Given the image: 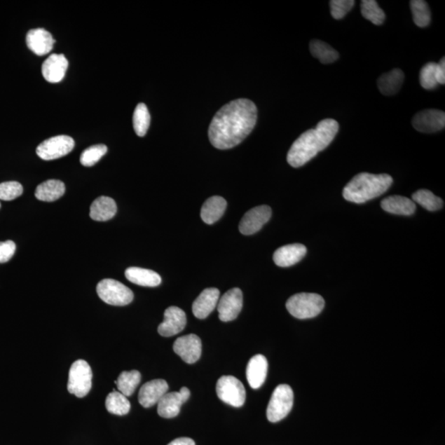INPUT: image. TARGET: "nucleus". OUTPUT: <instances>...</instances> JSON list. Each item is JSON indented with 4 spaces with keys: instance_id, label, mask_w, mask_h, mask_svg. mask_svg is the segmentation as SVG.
I'll return each instance as SVG.
<instances>
[{
    "instance_id": "obj_39",
    "label": "nucleus",
    "mask_w": 445,
    "mask_h": 445,
    "mask_svg": "<svg viewBox=\"0 0 445 445\" xmlns=\"http://www.w3.org/2000/svg\"><path fill=\"white\" fill-rule=\"evenodd\" d=\"M16 251V245L11 240L0 242V263H6L12 259Z\"/></svg>"
},
{
    "instance_id": "obj_32",
    "label": "nucleus",
    "mask_w": 445,
    "mask_h": 445,
    "mask_svg": "<svg viewBox=\"0 0 445 445\" xmlns=\"http://www.w3.org/2000/svg\"><path fill=\"white\" fill-rule=\"evenodd\" d=\"M412 200L429 212H437V210L441 209L444 205L442 199L435 196L433 192L425 189L416 191L412 195Z\"/></svg>"
},
{
    "instance_id": "obj_41",
    "label": "nucleus",
    "mask_w": 445,
    "mask_h": 445,
    "mask_svg": "<svg viewBox=\"0 0 445 445\" xmlns=\"http://www.w3.org/2000/svg\"><path fill=\"white\" fill-rule=\"evenodd\" d=\"M167 445H196L193 439L186 437L178 438Z\"/></svg>"
},
{
    "instance_id": "obj_17",
    "label": "nucleus",
    "mask_w": 445,
    "mask_h": 445,
    "mask_svg": "<svg viewBox=\"0 0 445 445\" xmlns=\"http://www.w3.org/2000/svg\"><path fill=\"white\" fill-rule=\"evenodd\" d=\"M27 48L36 55H48L53 49L55 40L49 32L43 28H36L27 32L26 36Z\"/></svg>"
},
{
    "instance_id": "obj_42",
    "label": "nucleus",
    "mask_w": 445,
    "mask_h": 445,
    "mask_svg": "<svg viewBox=\"0 0 445 445\" xmlns=\"http://www.w3.org/2000/svg\"><path fill=\"white\" fill-rule=\"evenodd\" d=\"M0 206H1V205H0Z\"/></svg>"
},
{
    "instance_id": "obj_14",
    "label": "nucleus",
    "mask_w": 445,
    "mask_h": 445,
    "mask_svg": "<svg viewBox=\"0 0 445 445\" xmlns=\"http://www.w3.org/2000/svg\"><path fill=\"white\" fill-rule=\"evenodd\" d=\"M173 350L186 363L194 364L200 358L203 344L198 336L186 335L176 340Z\"/></svg>"
},
{
    "instance_id": "obj_2",
    "label": "nucleus",
    "mask_w": 445,
    "mask_h": 445,
    "mask_svg": "<svg viewBox=\"0 0 445 445\" xmlns=\"http://www.w3.org/2000/svg\"><path fill=\"white\" fill-rule=\"evenodd\" d=\"M339 130V124L334 119L320 121L315 129L303 133L293 143L287 156V161L293 167H302L317 154L329 146Z\"/></svg>"
},
{
    "instance_id": "obj_18",
    "label": "nucleus",
    "mask_w": 445,
    "mask_h": 445,
    "mask_svg": "<svg viewBox=\"0 0 445 445\" xmlns=\"http://www.w3.org/2000/svg\"><path fill=\"white\" fill-rule=\"evenodd\" d=\"M168 384L163 379H154L144 383L139 392V402L140 405L149 409L160 401L163 395L168 391Z\"/></svg>"
},
{
    "instance_id": "obj_36",
    "label": "nucleus",
    "mask_w": 445,
    "mask_h": 445,
    "mask_svg": "<svg viewBox=\"0 0 445 445\" xmlns=\"http://www.w3.org/2000/svg\"><path fill=\"white\" fill-rule=\"evenodd\" d=\"M437 63L430 62L424 65L420 72V83L421 87L427 90H432L438 86L437 78Z\"/></svg>"
},
{
    "instance_id": "obj_33",
    "label": "nucleus",
    "mask_w": 445,
    "mask_h": 445,
    "mask_svg": "<svg viewBox=\"0 0 445 445\" xmlns=\"http://www.w3.org/2000/svg\"><path fill=\"white\" fill-rule=\"evenodd\" d=\"M360 8H362V16L374 25H382L385 20V13L374 0H363Z\"/></svg>"
},
{
    "instance_id": "obj_28",
    "label": "nucleus",
    "mask_w": 445,
    "mask_h": 445,
    "mask_svg": "<svg viewBox=\"0 0 445 445\" xmlns=\"http://www.w3.org/2000/svg\"><path fill=\"white\" fill-rule=\"evenodd\" d=\"M309 49L313 57L320 60L322 64H331L339 58L338 53L324 41L313 40Z\"/></svg>"
},
{
    "instance_id": "obj_5",
    "label": "nucleus",
    "mask_w": 445,
    "mask_h": 445,
    "mask_svg": "<svg viewBox=\"0 0 445 445\" xmlns=\"http://www.w3.org/2000/svg\"><path fill=\"white\" fill-rule=\"evenodd\" d=\"M294 404V392L292 388L287 384H280L275 388L267 406L266 416L271 423L278 421L287 418L292 411Z\"/></svg>"
},
{
    "instance_id": "obj_9",
    "label": "nucleus",
    "mask_w": 445,
    "mask_h": 445,
    "mask_svg": "<svg viewBox=\"0 0 445 445\" xmlns=\"http://www.w3.org/2000/svg\"><path fill=\"white\" fill-rule=\"evenodd\" d=\"M74 148V140L68 135H57L41 143L36 154L43 160H54L67 156Z\"/></svg>"
},
{
    "instance_id": "obj_7",
    "label": "nucleus",
    "mask_w": 445,
    "mask_h": 445,
    "mask_svg": "<svg viewBox=\"0 0 445 445\" xmlns=\"http://www.w3.org/2000/svg\"><path fill=\"white\" fill-rule=\"evenodd\" d=\"M93 372L85 360L74 362L69 373L68 391L78 397H84L92 388Z\"/></svg>"
},
{
    "instance_id": "obj_10",
    "label": "nucleus",
    "mask_w": 445,
    "mask_h": 445,
    "mask_svg": "<svg viewBox=\"0 0 445 445\" xmlns=\"http://www.w3.org/2000/svg\"><path fill=\"white\" fill-rule=\"evenodd\" d=\"M242 292L240 289L233 288L224 294L218 302L219 320L231 322L236 320L242 308Z\"/></svg>"
},
{
    "instance_id": "obj_24",
    "label": "nucleus",
    "mask_w": 445,
    "mask_h": 445,
    "mask_svg": "<svg viewBox=\"0 0 445 445\" xmlns=\"http://www.w3.org/2000/svg\"><path fill=\"white\" fill-rule=\"evenodd\" d=\"M227 207V201L221 196L209 198L201 208L200 217L207 224H213L223 217Z\"/></svg>"
},
{
    "instance_id": "obj_31",
    "label": "nucleus",
    "mask_w": 445,
    "mask_h": 445,
    "mask_svg": "<svg viewBox=\"0 0 445 445\" xmlns=\"http://www.w3.org/2000/svg\"><path fill=\"white\" fill-rule=\"evenodd\" d=\"M151 125V114L144 103H139L135 107L133 115V126L135 133L139 137H144Z\"/></svg>"
},
{
    "instance_id": "obj_6",
    "label": "nucleus",
    "mask_w": 445,
    "mask_h": 445,
    "mask_svg": "<svg viewBox=\"0 0 445 445\" xmlns=\"http://www.w3.org/2000/svg\"><path fill=\"white\" fill-rule=\"evenodd\" d=\"M98 296L110 306H125L133 301L134 294L123 283L116 280L105 279L97 287Z\"/></svg>"
},
{
    "instance_id": "obj_3",
    "label": "nucleus",
    "mask_w": 445,
    "mask_h": 445,
    "mask_svg": "<svg viewBox=\"0 0 445 445\" xmlns=\"http://www.w3.org/2000/svg\"><path fill=\"white\" fill-rule=\"evenodd\" d=\"M392 182V177L388 174L359 173L345 186L343 198L350 203H365L385 193Z\"/></svg>"
},
{
    "instance_id": "obj_21",
    "label": "nucleus",
    "mask_w": 445,
    "mask_h": 445,
    "mask_svg": "<svg viewBox=\"0 0 445 445\" xmlns=\"http://www.w3.org/2000/svg\"><path fill=\"white\" fill-rule=\"evenodd\" d=\"M268 370V362L264 355L252 357L247 367V379L252 388L257 390L264 383Z\"/></svg>"
},
{
    "instance_id": "obj_13",
    "label": "nucleus",
    "mask_w": 445,
    "mask_h": 445,
    "mask_svg": "<svg viewBox=\"0 0 445 445\" xmlns=\"http://www.w3.org/2000/svg\"><path fill=\"white\" fill-rule=\"evenodd\" d=\"M412 125L421 133L438 132L445 126L444 112L437 109L421 111L414 116Z\"/></svg>"
},
{
    "instance_id": "obj_15",
    "label": "nucleus",
    "mask_w": 445,
    "mask_h": 445,
    "mask_svg": "<svg viewBox=\"0 0 445 445\" xmlns=\"http://www.w3.org/2000/svg\"><path fill=\"white\" fill-rule=\"evenodd\" d=\"M186 325V313L180 308L172 306L165 312V320L158 326V334L170 337L180 334Z\"/></svg>"
},
{
    "instance_id": "obj_11",
    "label": "nucleus",
    "mask_w": 445,
    "mask_h": 445,
    "mask_svg": "<svg viewBox=\"0 0 445 445\" xmlns=\"http://www.w3.org/2000/svg\"><path fill=\"white\" fill-rule=\"evenodd\" d=\"M271 214L268 205H260L252 208L242 217L240 224V231L245 235H252L259 231L269 221Z\"/></svg>"
},
{
    "instance_id": "obj_20",
    "label": "nucleus",
    "mask_w": 445,
    "mask_h": 445,
    "mask_svg": "<svg viewBox=\"0 0 445 445\" xmlns=\"http://www.w3.org/2000/svg\"><path fill=\"white\" fill-rule=\"evenodd\" d=\"M307 254V248L301 243H294L278 248L275 252L273 260L280 267H289L298 263Z\"/></svg>"
},
{
    "instance_id": "obj_19",
    "label": "nucleus",
    "mask_w": 445,
    "mask_h": 445,
    "mask_svg": "<svg viewBox=\"0 0 445 445\" xmlns=\"http://www.w3.org/2000/svg\"><path fill=\"white\" fill-rule=\"evenodd\" d=\"M219 294V290L217 288L204 289L192 306V312L195 317L199 320H205L207 317L217 308Z\"/></svg>"
},
{
    "instance_id": "obj_34",
    "label": "nucleus",
    "mask_w": 445,
    "mask_h": 445,
    "mask_svg": "<svg viewBox=\"0 0 445 445\" xmlns=\"http://www.w3.org/2000/svg\"><path fill=\"white\" fill-rule=\"evenodd\" d=\"M411 8L412 18L416 26L419 27H425L430 25V11L428 4L423 0H412L411 1Z\"/></svg>"
},
{
    "instance_id": "obj_27",
    "label": "nucleus",
    "mask_w": 445,
    "mask_h": 445,
    "mask_svg": "<svg viewBox=\"0 0 445 445\" xmlns=\"http://www.w3.org/2000/svg\"><path fill=\"white\" fill-rule=\"evenodd\" d=\"M65 192L64 182L59 180H48L42 182L36 187L35 196L36 199L46 203H53L62 198Z\"/></svg>"
},
{
    "instance_id": "obj_37",
    "label": "nucleus",
    "mask_w": 445,
    "mask_h": 445,
    "mask_svg": "<svg viewBox=\"0 0 445 445\" xmlns=\"http://www.w3.org/2000/svg\"><path fill=\"white\" fill-rule=\"evenodd\" d=\"M23 187L18 182H6L0 184V200L9 201L20 198Z\"/></svg>"
},
{
    "instance_id": "obj_30",
    "label": "nucleus",
    "mask_w": 445,
    "mask_h": 445,
    "mask_svg": "<svg viewBox=\"0 0 445 445\" xmlns=\"http://www.w3.org/2000/svg\"><path fill=\"white\" fill-rule=\"evenodd\" d=\"M106 409L111 414L124 416L129 413L130 404L128 397L114 390L107 397Z\"/></svg>"
},
{
    "instance_id": "obj_40",
    "label": "nucleus",
    "mask_w": 445,
    "mask_h": 445,
    "mask_svg": "<svg viewBox=\"0 0 445 445\" xmlns=\"http://www.w3.org/2000/svg\"><path fill=\"white\" fill-rule=\"evenodd\" d=\"M437 78L439 84L445 83V59L443 57L437 64Z\"/></svg>"
},
{
    "instance_id": "obj_12",
    "label": "nucleus",
    "mask_w": 445,
    "mask_h": 445,
    "mask_svg": "<svg viewBox=\"0 0 445 445\" xmlns=\"http://www.w3.org/2000/svg\"><path fill=\"white\" fill-rule=\"evenodd\" d=\"M190 395L191 392L186 387L182 388L179 392H167L158 402V415L163 418H175Z\"/></svg>"
},
{
    "instance_id": "obj_35",
    "label": "nucleus",
    "mask_w": 445,
    "mask_h": 445,
    "mask_svg": "<svg viewBox=\"0 0 445 445\" xmlns=\"http://www.w3.org/2000/svg\"><path fill=\"white\" fill-rule=\"evenodd\" d=\"M107 152V147L104 144L93 145L84 151L81 156V165L85 167L95 165Z\"/></svg>"
},
{
    "instance_id": "obj_16",
    "label": "nucleus",
    "mask_w": 445,
    "mask_h": 445,
    "mask_svg": "<svg viewBox=\"0 0 445 445\" xmlns=\"http://www.w3.org/2000/svg\"><path fill=\"white\" fill-rule=\"evenodd\" d=\"M68 67V60L64 55L53 54L42 64V76L49 83H59L63 81Z\"/></svg>"
},
{
    "instance_id": "obj_22",
    "label": "nucleus",
    "mask_w": 445,
    "mask_h": 445,
    "mask_svg": "<svg viewBox=\"0 0 445 445\" xmlns=\"http://www.w3.org/2000/svg\"><path fill=\"white\" fill-rule=\"evenodd\" d=\"M125 275L131 283L144 287H156L162 282L160 275L156 271L139 268V267H129L126 269Z\"/></svg>"
},
{
    "instance_id": "obj_23",
    "label": "nucleus",
    "mask_w": 445,
    "mask_h": 445,
    "mask_svg": "<svg viewBox=\"0 0 445 445\" xmlns=\"http://www.w3.org/2000/svg\"><path fill=\"white\" fill-rule=\"evenodd\" d=\"M381 207L386 212L405 217L413 214L416 209L413 200L401 196H392L383 199Z\"/></svg>"
},
{
    "instance_id": "obj_29",
    "label": "nucleus",
    "mask_w": 445,
    "mask_h": 445,
    "mask_svg": "<svg viewBox=\"0 0 445 445\" xmlns=\"http://www.w3.org/2000/svg\"><path fill=\"white\" fill-rule=\"evenodd\" d=\"M142 381V374L137 370L124 371L121 373L115 382L121 393L125 397L133 395Z\"/></svg>"
},
{
    "instance_id": "obj_25",
    "label": "nucleus",
    "mask_w": 445,
    "mask_h": 445,
    "mask_svg": "<svg viewBox=\"0 0 445 445\" xmlns=\"http://www.w3.org/2000/svg\"><path fill=\"white\" fill-rule=\"evenodd\" d=\"M404 81V72L400 69H395L379 77L378 87L382 95L392 96L400 90Z\"/></svg>"
},
{
    "instance_id": "obj_4",
    "label": "nucleus",
    "mask_w": 445,
    "mask_h": 445,
    "mask_svg": "<svg viewBox=\"0 0 445 445\" xmlns=\"http://www.w3.org/2000/svg\"><path fill=\"white\" fill-rule=\"evenodd\" d=\"M324 306L325 301L321 295L313 293L294 294L287 302V308L290 315L299 320L315 317Z\"/></svg>"
},
{
    "instance_id": "obj_38",
    "label": "nucleus",
    "mask_w": 445,
    "mask_h": 445,
    "mask_svg": "<svg viewBox=\"0 0 445 445\" xmlns=\"http://www.w3.org/2000/svg\"><path fill=\"white\" fill-rule=\"evenodd\" d=\"M354 6V0H331L330 2L331 16L336 20H341Z\"/></svg>"
},
{
    "instance_id": "obj_26",
    "label": "nucleus",
    "mask_w": 445,
    "mask_h": 445,
    "mask_svg": "<svg viewBox=\"0 0 445 445\" xmlns=\"http://www.w3.org/2000/svg\"><path fill=\"white\" fill-rule=\"evenodd\" d=\"M116 212L115 200L107 196H101L93 201L90 208V217L95 221H107L115 217Z\"/></svg>"
},
{
    "instance_id": "obj_1",
    "label": "nucleus",
    "mask_w": 445,
    "mask_h": 445,
    "mask_svg": "<svg viewBox=\"0 0 445 445\" xmlns=\"http://www.w3.org/2000/svg\"><path fill=\"white\" fill-rule=\"evenodd\" d=\"M256 120L254 102L245 98L228 102L214 115L210 125V142L218 149L235 147L254 129Z\"/></svg>"
},
{
    "instance_id": "obj_8",
    "label": "nucleus",
    "mask_w": 445,
    "mask_h": 445,
    "mask_svg": "<svg viewBox=\"0 0 445 445\" xmlns=\"http://www.w3.org/2000/svg\"><path fill=\"white\" fill-rule=\"evenodd\" d=\"M217 392L220 400L234 407L245 404L246 391L240 381L228 376L220 378L217 384Z\"/></svg>"
}]
</instances>
